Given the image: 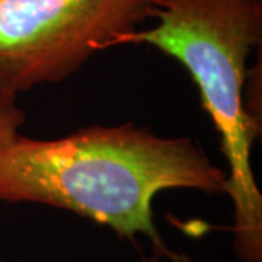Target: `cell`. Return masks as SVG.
Masks as SVG:
<instances>
[{"instance_id": "277c9868", "label": "cell", "mask_w": 262, "mask_h": 262, "mask_svg": "<svg viewBox=\"0 0 262 262\" xmlns=\"http://www.w3.org/2000/svg\"><path fill=\"white\" fill-rule=\"evenodd\" d=\"M25 121V111L16 105L15 98L0 95V150L18 139L20 136L19 128Z\"/></svg>"}, {"instance_id": "6da1fadb", "label": "cell", "mask_w": 262, "mask_h": 262, "mask_svg": "<svg viewBox=\"0 0 262 262\" xmlns=\"http://www.w3.org/2000/svg\"><path fill=\"white\" fill-rule=\"evenodd\" d=\"M172 188L226 194L227 172L192 139L162 137L133 122L91 125L56 140L20 134L0 150V203L73 211L120 237L146 236L169 262H189L155 225L153 200Z\"/></svg>"}, {"instance_id": "7a4b0ae2", "label": "cell", "mask_w": 262, "mask_h": 262, "mask_svg": "<svg viewBox=\"0 0 262 262\" xmlns=\"http://www.w3.org/2000/svg\"><path fill=\"white\" fill-rule=\"evenodd\" d=\"M150 29H136L121 44H146L175 58L195 83L225 155L233 203L234 252L262 262V194L251 165L261 124L245 110L248 60L261 46V0H158Z\"/></svg>"}, {"instance_id": "5b68a950", "label": "cell", "mask_w": 262, "mask_h": 262, "mask_svg": "<svg viewBox=\"0 0 262 262\" xmlns=\"http://www.w3.org/2000/svg\"><path fill=\"white\" fill-rule=\"evenodd\" d=\"M0 262H6L3 261V259H0ZM139 262H169L166 258H163V256H160V255H156V253H153L151 256H149V258H143L141 261Z\"/></svg>"}, {"instance_id": "3957f363", "label": "cell", "mask_w": 262, "mask_h": 262, "mask_svg": "<svg viewBox=\"0 0 262 262\" xmlns=\"http://www.w3.org/2000/svg\"><path fill=\"white\" fill-rule=\"evenodd\" d=\"M158 0H0V95L73 76L153 18Z\"/></svg>"}]
</instances>
